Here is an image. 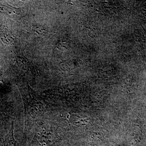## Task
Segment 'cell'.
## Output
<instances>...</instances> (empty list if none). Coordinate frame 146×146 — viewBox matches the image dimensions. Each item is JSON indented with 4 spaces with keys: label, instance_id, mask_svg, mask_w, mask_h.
<instances>
[{
    "label": "cell",
    "instance_id": "52a82bcc",
    "mask_svg": "<svg viewBox=\"0 0 146 146\" xmlns=\"http://www.w3.org/2000/svg\"><path fill=\"white\" fill-rule=\"evenodd\" d=\"M33 31L35 34L40 36H43L46 33L47 31L44 27L41 26H37L34 27Z\"/></svg>",
    "mask_w": 146,
    "mask_h": 146
},
{
    "label": "cell",
    "instance_id": "277c9868",
    "mask_svg": "<svg viewBox=\"0 0 146 146\" xmlns=\"http://www.w3.org/2000/svg\"><path fill=\"white\" fill-rule=\"evenodd\" d=\"M19 10L10 6L0 4V13L9 16H17L20 14Z\"/></svg>",
    "mask_w": 146,
    "mask_h": 146
},
{
    "label": "cell",
    "instance_id": "5b68a950",
    "mask_svg": "<svg viewBox=\"0 0 146 146\" xmlns=\"http://www.w3.org/2000/svg\"><path fill=\"white\" fill-rule=\"evenodd\" d=\"M0 39L4 44L9 45L13 42L14 38L10 32L7 30L3 29L0 31Z\"/></svg>",
    "mask_w": 146,
    "mask_h": 146
},
{
    "label": "cell",
    "instance_id": "3957f363",
    "mask_svg": "<svg viewBox=\"0 0 146 146\" xmlns=\"http://www.w3.org/2000/svg\"><path fill=\"white\" fill-rule=\"evenodd\" d=\"M5 146H16V142L14 137L13 122H12L10 129L4 141Z\"/></svg>",
    "mask_w": 146,
    "mask_h": 146
},
{
    "label": "cell",
    "instance_id": "8992f818",
    "mask_svg": "<svg viewBox=\"0 0 146 146\" xmlns=\"http://www.w3.org/2000/svg\"><path fill=\"white\" fill-rule=\"evenodd\" d=\"M16 62L19 67L24 70H27L32 67L29 62L22 56H18L16 60Z\"/></svg>",
    "mask_w": 146,
    "mask_h": 146
},
{
    "label": "cell",
    "instance_id": "7a4b0ae2",
    "mask_svg": "<svg viewBox=\"0 0 146 146\" xmlns=\"http://www.w3.org/2000/svg\"><path fill=\"white\" fill-rule=\"evenodd\" d=\"M58 138V134L54 127L44 125L36 130L34 141L37 146H52Z\"/></svg>",
    "mask_w": 146,
    "mask_h": 146
},
{
    "label": "cell",
    "instance_id": "6da1fadb",
    "mask_svg": "<svg viewBox=\"0 0 146 146\" xmlns=\"http://www.w3.org/2000/svg\"><path fill=\"white\" fill-rule=\"evenodd\" d=\"M22 97L26 118L32 121L38 120L45 112V103L41 98L32 91L22 90Z\"/></svg>",
    "mask_w": 146,
    "mask_h": 146
},
{
    "label": "cell",
    "instance_id": "ba28073f",
    "mask_svg": "<svg viewBox=\"0 0 146 146\" xmlns=\"http://www.w3.org/2000/svg\"><path fill=\"white\" fill-rule=\"evenodd\" d=\"M2 82V77L0 73V82Z\"/></svg>",
    "mask_w": 146,
    "mask_h": 146
}]
</instances>
